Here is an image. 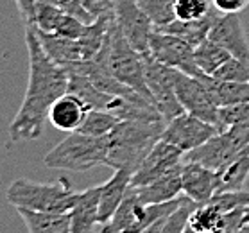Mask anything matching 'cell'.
I'll return each instance as SVG.
<instances>
[{
  "mask_svg": "<svg viewBox=\"0 0 249 233\" xmlns=\"http://www.w3.org/2000/svg\"><path fill=\"white\" fill-rule=\"evenodd\" d=\"M248 176H249V145H246V147L219 172V178H221L219 192L242 190Z\"/></svg>",
  "mask_w": 249,
  "mask_h": 233,
  "instance_id": "cell-23",
  "label": "cell"
},
{
  "mask_svg": "<svg viewBox=\"0 0 249 233\" xmlns=\"http://www.w3.org/2000/svg\"><path fill=\"white\" fill-rule=\"evenodd\" d=\"M181 179L183 194L199 205H203L215 194H219V187H221L219 172L196 161H183Z\"/></svg>",
  "mask_w": 249,
  "mask_h": 233,
  "instance_id": "cell-14",
  "label": "cell"
},
{
  "mask_svg": "<svg viewBox=\"0 0 249 233\" xmlns=\"http://www.w3.org/2000/svg\"><path fill=\"white\" fill-rule=\"evenodd\" d=\"M221 13L213 9L208 17L201 18V20H196V22H181V20H174L170 23H165V25H160V27H154L156 31H161V33H169V35L179 36L185 41H188L190 45L197 47L201 41H204L208 38V33L213 22L219 18Z\"/></svg>",
  "mask_w": 249,
  "mask_h": 233,
  "instance_id": "cell-21",
  "label": "cell"
},
{
  "mask_svg": "<svg viewBox=\"0 0 249 233\" xmlns=\"http://www.w3.org/2000/svg\"><path fill=\"white\" fill-rule=\"evenodd\" d=\"M143 72L153 103L160 113L163 115V119L170 122L172 119L185 113V108L176 93V77L179 70L167 67L151 56H143Z\"/></svg>",
  "mask_w": 249,
  "mask_h": 233,
  "instance_id": "cell-7",
  "label": "cell"
},
{
  "mask_svg": "<svg viewBox=\"0 0 249 233\" xmlns=\"http://www.w3.org/2000/svg\"><path fill=\"white\" fill-rule=\"evenodd\" d=\"M36 31H38V36H40V41L43 49H45L47 56L51 57L54 63L61 65V67H67V65H72V63L83 61V51H81L79 40L43 33L38 27H36Z\"/></svg>",
  "mask_w": 249,
  "mask_h": 233,
  "instance_id": "cell-19",
  "label": "cell"
},
{
  "mask_svg": "<svg viewBox=\"0 0 249 233\" xmlns=\"http://www.w3.org/2000/svg\"><path fill=\"white\" fill-rule=\"evenodd\" d=\"M240 233H249V222H246V226L242 228V232Z\"/></svg>",
  "mask_w": 249,
  "mask_h": 233,
  "instance_id": "cell-39",
  "label": "cell"
},
{
  "mask_svg": "<svg viewBox=\"0 0 249 233\" xmlns=\"http://www.w3.org/2000/svg\"><path fill=\"white\" fill-rule=\"evenodd\" d=\"M101 185L79 192L74 208L70 210V233H95L101 224L99 219Z\"/></svg>",
  "mask_w": 249,
  "mask_h": 233,
  "instance_id": "cell-16",
  "label": "cell"
},
{
  "mask_svg": "<svg viewBox=\"0 0 249 233\" xmlns=\"http://www.w3.org/2000/svg\"><path fill=\"white\" fill-rule=\"evenodd\" d=\"M199 206V203L192 201L190 197H183L181 205L178 206L165 221L163 228L160 233H185L187 228L190 226V217H192L194 210Z\"/></svg>",
  "mask_w": 249,
  "mask_h": 233,
  "instance_id": "cell-26",
  "label": "cell"
},
{
  "mask_svg": "<svg viewBox=\"0 0 249 233\" xmlns=\"http://www.w3.org/2000/svg\"><path fill=\"white\" fill-rule=\"evenodd\" d=\"M246 145H249V125H231L217 133L203 145L185 153L183 161H196L221 172Z\"/></svg>",
  "mask_w": 249,
  "mask_h": 233,
  "instance_id": "cell-6",
  "label": "cell"
},
{
  "mask_svg": "<svg viewBox=\"0 0 249 233\" xmlns=\"http://www.w3.org/2000/svg\"><path fill=\"white\" fill-rule=\"evenodd\" d=\"M194 54H196L197 67L206 75H215L217 70L231 57V54L226 49H222L221 45H217L215 41L208 40V38L196 47Z\"/></svg>",
  "mask_w": 249,
  "mask_h": 233,
  "instance_id": "cell-24",
  "label": "cell"
},
{
  "mask_svg": "<svg viewBox=\"0 0 249 233\" xmlns=\"http://www.w3.org/2000/svg\"><path fill=\"white\" fill-rule=\"evenodd\" d=\"M165 125V120H120L108 135L106 165L135 174L149 151L161 140Z\"/></svg>",
  "mask_w": 249,
  "mask_h": 233,
  "instance_id": "cell-2",
  "label": "cell"
},
{
  "mask_svg": "<svg viewBox=\"0 0 249 233\" xmlns=\"http://www.w3.org/2000/svg\"><path fill=\"white\" fill-rule=\"evenodd\" d=\"M176 93L185 111L199 119L212 122L219 127V106L213 103L208 88L199 77L178 72L176 77Z\"/></svg>",
  "mask_w": 249,
  "mask_h": 233,
  "instance_id": "cell-11",
  "label": "cell"
},
{
  "mask_svg": "<svg viewBox=\"0 0 249 233\" xmlns=\"http://www.w3.org/2000/svg\"><path fill=\"white\" fill-rule=\"evenodd\" d=\"M183 161L174 165L172 169L161 174L158 179L142 185V187H131L135 188L138 197L142 199L143 205H160V203H167L172 199H178L183 196Z\"/></svg>",
  "mask_w": 249,
  "mask_h": 233,
  "instance_id": "cell-15",
  "label": "cell"
},
{
  "mask_svg": "<svg viewBox=\"0 0 249 233\" xmlns=\"http://www.w3.org/2000/svg\"><path fill=\"white\" fill-rule=\"evenodd\" d=\"M219 13H242L249 6V0H212Z\"/></svg>",
  "mask_w": 249,
  "mask_h": 233,
  "instance_id": "cell-34",
  "label": "cell"
},
{
  "mask_svg": "<svg viewBox=\"0 0 249 233\" xmlns=\"http://www.w3.org/2000/svg\"><path fill=\"white\" fill-rule=\"evenodd\" d=\"M25 25L36 23V0H15Z\"/></svg>",
  "mask_w": 249,
  "mask_h": 233,
  "instance_id": "cell-35",
  "label": "cell"
},
{
  "mask_svg": "<svg viewBox=\"0 0 249 233\" xmlns=\"http://www.w3.org/2000/svg\"><path fill=\"white\" fill-rule=\"evenodd\" d=\"M217 133H221V129L215 124L206 122V120L185 111L179 117L167 122L161 138L174 143L176 147H179L185 153H188V151L203 145L204 142H208L210 138L215 137Z\"/></svg>",
  "mask_w": 249,
  "mask_h": 233,
  "instance_id": "cell-10",
  "label": "cell"
},
{
  "mask_svg": "<svg viewBox=\"0 0 249 233\" xmlns=\"http://www.w3.org/2000/svg\"><path fill=\"white\" fill-rule=\"evenodd\" d=\"M83 6L88 9L93 18L106 17V15H115L113 0H81Z\"/></svg>",
  "mask_w": 249,
  "mask_h": 233,
  "instance_id": "cell-33",
  "label": "cell"
},
{
  "mask_svg": "<svg viewBox=\"0 0 249 233\" xmlns=\"http://www.w3.org/2000/svg\"><path fill=\"white\" fill-rule=\"evenodd\" d=\"M88 111H90V108L86 106L83 99L67 91L65 95L59 97L56 103L52 104L51 111H49V122L56 129L72 133V131L79 129Z\"/></svg>",
  "mask_w": 249,
  "mask_h": 233,
  "instance_id": "cell-17",
  "label": "cell"
},
{
  "mask_svg": "<svg viewBox=\"0 0 249 233\" xmlns=\"http://www.w3.org/2000/svg\"><path fill=\"white\" fill-rule=\"evenodd\" d=\"M222 214L224 212L219 210L212 201H206L194 210L192 217H190V226L199 233H210L219 224Z\"/></svg>",
  "mask_w": 249,
  "mask_h": 233,
  "instance_id": "cell-28",
  "label": "cell"
},
{
  "mask_svg": "<svg viewBox=\"0 0 249 233\" xmlns=\"http://www.w3.org/2000/svg\"><path fill=\"white\" fill-rule=\"evenodd\" d=\"M56 6L59 7L61 11L67 13V15H70V17H74V18H77V20H81L83 23H86V25L97 20V18H93L90 13H88V9L83 6L81 0H57Z\"/></svg>",
  "mask_w": 249,
  "mask_h": 233,
  "instance_id": "cell-32",
  "label": "cell"
},
{
  "mask_svg": "<svg viewBox=\"0 0 249 233\" xmlns=\"http://www.w3.org/2000/svg\"><path fill=\"white\" fill-rule=\"evenodd\" d=\"M196 47L190 45L179 36L169 35L156 31L151 35L149 41V56L156 61L163 63L167 67L179 70L183 74L194 75V77H203V72L196 63Z\"/></svg>",
  "mask_w": 249,
  "mask_h": 233,
  "instance_id": "cell-8",
  "label": "cell"
},
{
  "mask_svg": "<svg viewBox=\"0 0 249 233\" xmlns=\"http://www.w3.org/2000/svg\"><path fill=\"white\" fill-rule=\"evenodd\" d=\"M165 221H167V217H163V219H158V221H154L153 224H149V226L143 228L140 233H160V232H161V228H163Z\"/></svg>",
  "mask_w": 249,
  "mask_h": 233,
  "instance_id": "cell-36",
  "label": "cell"
},
{
  "mask_svg": "<svg viewBox=\"0 0 249 233\" xmlns=\"http://www.w3.org/2000/svg\"><path fill=\"white\" fill-rule=\"evenodd\" d=\"M217 79L222 81H240V83H249V61L246 59H238V57H230L221 69L217 70Z\"/></svg>",
  "mask_w": 249,
  "mask_h": 233,
  "instance_id": "cell-30",
  "label": "cell"
},
{
  "mask_svg": "<svg viewBox=\"0 0 249 233\" xmlns=\"http://www.w3.org/2000/svg\"><path fill=\"white\" fill-rule=\"evenodd\" d=\"M208 40L226 49L233 57L249 61V41L237 13H221L208 33Z\"/></svg>",
  "mask_w": 249,
  "mask_h": 233,
  "instance_id": "cell-13",
  "label": "cell"
},
{
  "mask_svg": "<svg viewBox=\"0 0 249 233\" xmlns=\"http://www.w3.org/2000/svg\"><path fill=\"white\" fill-rule=\"evenodd\" d=\"M25 43L29 51V83L22 106L9 125L13 142L40 138L52 104L68 91L67 70L47 56L36 25H25Z\"/></svg>",
  "mask_w": 249,
  "mask_h": 233,
  "instance_id": "cell-1",
  "label": "cell"
},
{
  "mask_svg": "<svg viewBox=\"0 0 249 233\" xmlns=\"http://www.w3.org/2000/svg\"><path fill=\"white\" fill-rule=\"evenodd\" d=\"M133 172L127 169H119L108 181L101 185V201H99V219L101 222L111 221L122 199L125 197L127 188L131 187Z\"/></svg>",
  "mask_w": 249,
  "mask_h": 233,
  "instance_id": "cell-18",
  "label": "cell"
},
{
  "mask_svg": "<svg viewBox=\"0 0 249 233\" xmlns=\"http://www.w3.org/2000/svg\"><path fill=\"white\" fill-rule=\"evenodd\" d=\"M95 233H120V230L115 226L111 221H108V222H101V224L97 226Z\"/></svg>",
  "mask_w": 249,
  "mask_h": 233,
  "instance_id": "cell-37",
  "label": "cell"
},
{
  "mask_svg": "<svg viewBox=\"0 0 249 233\" xmlns=\"http://www.w3.org/2000/svg\"><path fill=\"white\" fill-rule=\"evenodd\" d=\"M41 4H49V6H56L57 0H36V6H41Z\"/></svg>",
  "mask_w": 249,
  "mask_h": 233,
  "instance_id": "cell-38",
  "label": "cell"
},
{
  "mask_svg": "<svg viewBox=\"0 0 249 233\" xmlns=\"http://www.w3.org/2000/svg\"><path fill=\"white\" fill-rule=\"evenodd\" d=\"M79 192H75L67 178H59L56 183L43 185L20 178L9 185L6 199L15 208H29L36 212L70 214Z\"/></svg>",
  "mask_w": 249,
  "mask_h": 233,
  "instance_id": "cell-3",
  "label": "cell"
},
{
  "mask_svg": "<svg viewBox=\"0 0 249 233\" xmlns=\"http://www.w3.org/2000/svg\"><path fill=\"white\" fill-rule=\"evenodd\" d=\"M29 233H70V214L36 212L29 208H17Z\"/></svg>",
  "mask_w": 249,
  "mask_h": 233,
  "instance_id": "cell-22",
  "label": "cell"
},
{
  "mask_svg": "<svg viewBox=\"0 0 249 233\" xmlns=\"http://www.w3.org/2000/svg\"><path fill=\"white\" fill-rule=\"evenodd\" d=\"M246 222H249V206H248V214H246Z\"/></svg>",
  "mask_w": 249,
  "mask_h": 233,
  "instance_id": "cell-41",
  "label": "cell"
},
{
  "mask_svg": "<svg viewBox=\"0 0 249 233\" xmlns=\"http://www.w3.org/2000/svg\"><path fill=\"white\" fill-rule=\"evenodd\" d=\"M246 214L248 206H238L230 212H224L219 224L210 233H240L246 226Z\"/></svg>",
  "mask_w": 249,
  "mask_h": 233,
  "instance_id": "cell-31",
  "label": "cell"
},
{
  "mask_svg": "<svg viewBox=\"0 0 249 233\" xmlns=\"http://www.w3.org/2000/svg\"><path fill=\"white\" fill-rule=\"evenodd\" d=\"M115 20L136 51L149 56V41L154 33V23L143 11L138 0H113Z\"/></svg>",
  "mask_w": 249,
  "mask_h": 233,
  "instance_id": "cell-9",
  "label": "cell"
},
{
  "mask_svg": "<svg viewBox=\"0 0 249 233\" xmlns=\"http://www.w3.org/2000/svg\"><path fill=\"white\" fill-rule=\"evenodd\" d=\"M99 54H102V57L108 63L109 70L113 72V75L120 83L127 85L129 88H133L135 91H138L140 95H143L153 103L151 91H149L147 83H145L143 54H140L135 47L131 45L129 40L122 33L120 25L117 23V20L111 22L108 38L104 41L102 49L99 51Z\"/></svg>",
  "mask_w": 249,
  "mask_h": 233,
  "instance_id": "cell-4",
  "label": "cell"
},
{
  "mask_svg": "<svg viewBox=\"0 0 249 233\" xmlns=\"http://www.w3.org/2000/svg\"><path fill=\"white\" fill-rule=\"evenodd\" d=\"M185 233H199V232H196V230H194L192 226H188V228H187V232H185Z\"/></svg>",
  "mask_w": 249,
  "mask_h": 233,
  "instance_id": "cell-40",
  "label": "cell"
},
{
  "mask_svg": "<svg viewBox=\"0 0 249 233\" xmlns=\"http://www.w3.org/2000/svg\"><path fill=\"white\" fill-rule=\"evenodd\" d=\"M106 158L108 137H90L81 131H72L70 137L45 154L43 163L49 169L86 172L101 163L106 165Z\"/></svg>",
  "mask_w": 249,
  "mask_h": 233,
  "instance_id": "cell-5",
  "label": "cell"
},
{
  "mask_svg": "<svg viewBox=\"0 0 249 233\" xmlns=\"http://www.w3.org/2000/svg\"><path fill=\"white\" fill-rule=\"evenodd\" d=\"M120 122V119L111 111L106 109H90L86 113L85 122L81 124V127L77 131L90 135V137H108L109 133L117 127V124Z\"/></svg>",
  "mask_w": 249,
  "mask_h": 233,
  "instance_id": "cell-25",
  "label": "cell"
},
{
  "mask_svg": "<svg viewBox=\"0 0 249 233\" xmlns=\"http://www.w3.org/2000/svg\"><path fill=\"white\" fill-rule=\"evenodd\" d=\"M231 125H249V103L219 108V129L224 131Z\"/></svg>",
  "mask_w": 249,
  "mask_h": 233,
  "instance_id": "cell-29",
  "label": "cell"
},
{
  "mask_svg": "<svg viewBox=\"0 0 249 233\" xmlns=\"http://www.w3.org/2000/svg\"><path fill=\"white\" fill-rule=\"evenodd\" d=\"M183 156H185V151H181L179 147H176L174 143H170L161 138L149 151V154L143 158L140 167L135 171L131 185L133 187H142V185H147V183L158 179L161 174H165L174 165L181 163Z\"/></svg>",
  "mask_w": 249,
  "mask_h": 233,
  "instance_id": "cell-12",
  "label": "cell"
},
{
  "mask_svg": "<svg viewBox=\"0 0 249 233\" xmlns=\"http://www.w3.org/2000/svg\"><path fill=\"white\" fill-rule=\"evenodd\" d=\"M215 7L212 0H174V17L181 22H196L208 17Z\"/></svg>",
  "mask_w": 249,
  "mask_h": 233,
  "instance_id": "cell-27",
  "label": "cell"
},
{
  "mask_svg": "<svg viewBox=\"0 0 249 233\" xmlns=\"http://www.w3.org/2000/svg\"><path fill=\"white\" fill-rule=\"evenodd\" d=\"M208 88L210 95L213 103L222 108V106H233V104L249 103V83H240V81H222L217 77L204 74L199 77Z\"/></svg>",
  "mask_w": 249,
  "mask_h": 233,
  "instance_id": "cell-20",
  "label": "cell"
}]
</instances>
